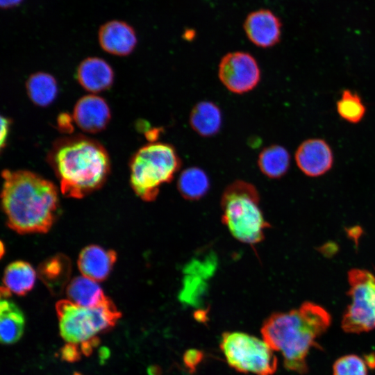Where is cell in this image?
I'll return each mask as SVG.
<instances>
[{
    "instance_id": "obj_26",
    "label": "cell",
    "mask_w": 375,
    "mask_h": 375,
    "mask_svg": "<svg viewBox=\"0 0 375 375\" xmlns=\"http://www.w3.org/2000/svg\"><path fill=\"white\" fill-rule=\"evenodd\" d=\"M60 358L67 362H75L78 361L81 356L79 347L74 342H68L60 349Z\"/></svg>"
},
{
    "instance_id": "obj_21",
    "label": "cell",
    "mask_w": 375,
    "mask_h": 375,
    "mask_svg": "<svg viewBox=\"0 0 375 375\" xmlns=\"http://www.w3.org/2000/svg\"><path fill=\"white\" fill-rule=\"evenodd\" d=\"M26 88L31 101L41 107L50 105L58 93L56 79L45 72H36L31 75L26 81Z\"/></svg>"
},
{
    "instance_id": "obj_32",
    "label": "cell",
    "mask_w": 375,
    "mask_h": 375,
    "mask_svg": "<svg viewBox=\"0 0 375 375\" xmlns=\"http://www.w3.org/2000/svg\"><path fill=\"white\" fill-rule=\"evenodd\" d=\"M148 375H160L161 369L158 365H151L147 369Z\"/></svg>"
},
{
    "instance_id": "obj_10",
    "label": "cell",
    "mask_w": 375,
    "mask_h": 375,
    "mask_svg": "<svg viewBox=\"0 0 375 375\" xmlns=\"http://www.w3.org/2000/svg\"><path fill=\"white\" fill-rule=\"evenodd\" d=\"M300 171L310 177L327 173L334 163V152L331 144L322 138H309L302 141L294 153Z\"/></svg>"
},
{
    "instance_id": "obj_22",
    "label": "cell",
    "mask_w": 375,
    "mask_h": 375,
    "mask_svg": "<svg viewBox=\"0 0 375 375\" xmlns=\"http://www.w3.org/2000/svg\"><path fill=\"white\" fill-rule=\"evenodd\" d=\"M178 190L182 197L189 200L203 197L210 188V180L206 173L196 167L183 170L178 179Z\"/></svg>"
},
{
    "instance_id": "obj_13",
    "label": "cell",
    "mask_w": 375,
    "mask_h": 375,
    "mask_svg": "<svg viewBox=\"0 0 375 375\" xmlns=\"http://www.w3.org/2000/svg\"><path fill=\"white\" fill-rule=\"evenodd\" d=\"M98 40L101 47L115 56H127L135 48L138 42L134 28L126 22L110 20L99 30Z\"/></svg>"
},
{
    "instance_id": "obj_3",
    "label": "cell",
    "mask_w": 375,
    "mask_h": 375,
    "mask_svg": "<svg viewBox=\"0 0 375 375\" xmlns=\"http://www.w3.org/2000/svg\"><path fill=\"white\" fill-rule=\"evenodd\" d=\"M48 159L59 178L62 193L67 197L82 198L99 189L110 171L104 147L81 135L56 141Z\"/></svg>"
},
{
    "instance_id": "obj_27",
    "label": "cell",
    "mask_w": 375,
    "mask_h": 375,
    "mask_svg": "<svg viewBox=\"0 0 375 375\" xmlns=\"http://www.w3.org/2000/svg\"><path fill=\"white\" fill-rule=\"evenodd\" d=\"M203 358V353L197 349H190L183 355V362L187 369L193 372Z\"/></svg>"
},
{
    "instance_id": "obj_15",
    "label": "cell",
    "mask_w": 375,
    "mask_h": 375,
    "mask_svg": "<svg viewBox=\"0 0 375 375\" xmlns=\"http://www.w3.org/2000/svg\"><path fill=\"white\" fill-rule=\"evenodd\" d=\"M76 76L81 85L93 93L109 88L114 78L110 66L104 60L97 57L83 60L78 65Z\"/></svg>"
},
{
    "instance_id": "obj_18",
    "label": "cell",
    "mask_w": 375,
    "mask_h": 375,
    "mask_svg": "<svg viewBox=\"0 0 375 375\" xmlns=\"http://www.w3.org/2000/svg\"><path fill=\"white\" fill-rule=\"evenodd\" d=\"M25 319L22 310L12 301L1 299L0 303V337L1 342L10 344L22 337Z\"/></svg>"
},
{
    "instance_id": "obj_28",
    "label": "cell",
    "mask_w": 375,
    "mask_h": 375,
    "mask_svg": "<svg viewBox=\"0 0 375 375\" xmlns=\"http://www.w3.org/2000/svg\"><path fill=\"white\" fill-rule=\"evenodd\" d=\"M99 343L100 339L97 336H94L81 342V351L85 356H89L92 354L93 349L97 347Z\"/></svg>"
},
{
    "instance_id": "obj_6",
    "label": "cell",
    "mask_w": 375,
    "mask_h": 375,
    "mask_svg": "<svg viewBox=\"0 0 375 375\" xmlns=\"http://www.w3.org/2000/svg\"><path fill=\"white\" fill-rule=\"evenodd\" d=\"M60 333L68 342L85 341L98 333L111 329L122 317L111 299L93 308L62 299L56 304Z\"/></svg>"
},
{
    "instance_id": "obj_8",
    "label": "cell",
    "mask_w": 375,
    "mask_h": 375,
    "mask_svg": "<svg viewBox=\"0 0 375 375\" xmlns=\"http://www.w3.org/2000/svg\"><path fill=\"white\" fill-rule=\"evenodd\" d=\"M351 303L342 319V328L349 333L375 328V274L360 269L348 273Z\"/></svg>"
},
{
    "instance_id": "obj_16",
    "label": "cell",
    "mask_w": 375,
    "mask_h": 375,
    "mask_svg": "<svg viewBox=\"0 0 375 375\" xmlns=\"http://www.w3.org/2000/svg\"><path fill=\"white\" fill-rule=\"evenodd\" d=\"M68 300L86 308L102 305L110 299L106 297L97 281L84 276L74 278L67 287Z\"/></svg>"
},
{
    "instance_id": "obj_29",
    "label": "cell",
    "mask_w": 375,
    "mask_h": 375,
    "mask_svg": "<svg viewBox=\"0 0 375 375\" xmlns=\"http://www.w3.org/2000/svg\"><path fill=\"white\" fill-rule=\"evenodd\" d=\"M10 124V122L9 119L1 116V140H0L1 149L3 148L4 145L6 144V138H7L8 131H9Z\"/></svg>"
},
{
    "instance_id": "obj_33",
    "label": "cell",
    "mask_w": 375,
    "mask_h": 375,
    "mask_svg": "<svg viewBox=\"0 0 375 375\" xmlns=\"http://www.w3.org/2000/svg\"><path fill=\"white\" fill-rule=\"evenodd\" d=\"M73 375H83L79 372H74Z\"/></svg>"
},
{
    "instance_id": "obj_5",
    "label": "cell",
    "mask_w": 375,
    "mask_h": 375,
    "mask_svg": "<svg viewBox=\"0 0 375 375\" xmlns=\"http://www.w3.org/2000/svg\"><path fill=\"white\" fill-rule=\"evenodd\" d=\"M181 167V158L172 145L161 142L148 144L141 147L131 159V186L142 200L154 201L160 186L172 181Z\"/></svg>"
},
{
    "instance_id": "obj_7",
    "label": "cell",
    "mask_w": 375,
    "mask_h": 375,
    "mask_svg": "<svg viewBox=\"0 0 375 375\" xmlns=\"http://www.w3.org/2000/svg\"><path fill=\"white\" fill-rule=\"evenodd\" d=\"M220 347L228 365L239 372L272 375L277 369L273 349L254 336L226 332L222 335Z\"/></svg>"
},
{
    "instance_id": "obj_31",
    "label": "cell",
    "mask_w": 375,
    "mask_h": 375,
    "mask_svg": "<svg viewBox=\"0 0 375 375\" xmlns=\"http://www.w3.org/2000/svg\"><path fill=\"white\" fill-rule=\"evenodd\" d=\"M99 356L100 362L103 363L110 356V351L107 347H101L99 350Z\"/></svg>"
},
{
    "instance_id": "obj_1",
    "label": "cell",
    "mask_w": 375,
    "mask_h": 375,
    "mask_svg": "<svg viewBox=\"0 0 375 375\" xmlns=\"http://www.w3.org/2000/svg\"><path fill=\"white\" fill-rule=\"evenodd\" d=\"M2 177L1 203L8 226L20 234L47 232L58 206L56 186L26 170L5 169Z\"/></svg>"
},
{
    "instance_id": "obj_25",
    "label": "cell",
    "mask_w": 375,
    "mask_h": 375,
    "mask_svg": "<svg viewBox=\"0 0 375 375\" xmlns=\"http://www.w3.org/2000/svg\"><path fill=\"white\" fill-rule=\"evenodd\" d=\"M367 364L357 355L349 354L338 358L333 365V375H367Z\"/></svg>"
},
{
    "instance_id": "obj_11",
    "label": "cell",
    "mask_w": 375,
    "mask_h": 375,
    "mask_svg": "<svg viewBox=\"0 0 375 375\" xmlns=\"http://www.w3.org/2000/svg\"><path fill=\"white\" fill-rule=\"evenodd\" d=\"M244 29L249 40L259 47H273L281 39L280 19L269 10L261 9L250 13L245 19Z\"/></svg>"
},
{
    "instance_id": "obj_9",
    "label": "cell",
    "mask_w": 375,
    "mask_h": 375,
    "mask_svg": "<svg viewBox=\"0 0 375 375\" xmlns=\"http://www.w3.org/2000/svg\"><path fill=\"white\" fill-rule=\"evenodd\" d=\"M218 76L229 91L243 94L258 85L260 72L257 61L251 54L235 51L226 54L221 59Z\"/></svg>"
},
{
    "instance_id": "obj_14",
    "label": "cell",
    "mask_w": 375,
    "mask_h": 375,
    "mask_svg": "<svg viewBox=\"0 0 375 375\" xmlns=\"http://www.w3.org/2000/svg\"><path fill=\"white\" fill-rule=\"evenodd\" d=\"M116 260L115 251L90 245L81 251L78 267L83 276L100 282L108 276Z\"/></svg>"
},
{
    "instance_id": "obj_20",
    "label": "cell",
    "mask_w": 375,
    "mask_h": 375,
    "mask_svg": "<svg viewBox=\"0 0 375 375\" xmlns=\"http://www.w3.org/2000/svg\"><path fill=\"white\" fill-rule=\"evenodd\" d=\"M291 156L288 149L279 144H272L263 149L258 158L261 172L270 178H279L288 171Z\"/></svg>"
},
{
    "instance_id": "obj_23",
    "label": "cell",
    "mask_w": 375,
    "mask_h": 375,
    "mask_svg": "<svg viewBox=\"0 0 375 375\" xmlns=\"http://www.w3.org/2000/svg\"><path fill=\"white\" fill-rule=\"evenodd\" d=\"M335 109L342 120L351 124L362 122L367 112V107L362 97L351 89L342 91L336 101Z\"/></svg>"
},
{
    "instance_id": "obj_4",
    "label": "cell",
    "mask_w": 375,
    "mask_h": 375,
    "mask_svg": "<svg viewBox=\"0 0 375 375\" xmlns=\"http://www.w3.org/2000/svg\"><path fill=\"white\" fill-rule=\"evenodd\" d=\"M258 190L251 183L235 181L224 190L221 201L222 219L232 235L251 245L261 242L270 225L260 207Z\"/></svg>"
},
{
    "instance_id": "obj_19",
    "label": "cell",
    "mask_w": 375,
    "mask_h": 375,
    "mask_svg": "<svg viewBox=\"0 0 375 375\" xmlns=\"http://www.w3.org/2000/svg\"><path fill=\"white\" fill-rule=\"evenodd\" d=\"M36 274L31 265L24 261H15L7 266L4 271L1 287L18 295L29 292L35 282Z\"/></svg>"
},
{
    "instance_id": "obj_24",
    "label": "cell",
    "mask_w": 375,
    "mask_h": 375,
    "mask_svg": "<svg viewBox=\"0 0 375 375\" xmlns=\"http://www.w3.org/2000/svg\"><path fill=\"white\" fill-rule=\"evenodd\" d=\"M67 259L62 256L53 257L41 265L40 274L43 281L51 289L62 287L69 276Z\"/></svg>"
},
{
    "instance_id": "obj_17",
    "label": "cell",
    "mask_w": 375,
    "mask_h": 375,
    "mask_svg": "<svg viewBox=\"0 0 375 375\" xmlns=\"http://www.w3.org/2000/svg\"><path fill=\"white\" fill-rule=\"evenodd\" d=\"M189 122L192 128L199 135L211 137L221 128L222 112L215 103L208 101H201L192 109Z\"/></svg>"
},
{
    "instance_id": "obj_12",
    "label": "cell",
    "mask_w": 375,
    "mask_h": 375,
    "mask_svg": "<svg viewBox=\"0 0 375 375\" xmlns=\"http://www.w3.org/2000/svg\"><path fill=\"white\" fill-rule=\"evenodd\" d=\"M73 117L82 131L97 133L106 128L110 119V111L103 98L88 94L77 101L74 108Z\"/></svg>"
},
{
    "instance_id": "obj_2",
    "label": "cell",
    "mask_w": 375,
    "mask_h": 375,
    "mask_svg": "<svg viewBox=\"0 0 375 375\" xmlns=\"http://www.w3.org/2000/svg\"><path fill=\"white\" fill-rule=\"evenodd\" d=\"M330 314L322 306L305 302L299 308L271 315L263 323L264 341L281 353L285 367L303 374L308 371L307 356L317 340L331 324Z\"/></svg>"
},
{
    "instance_id": "obj_30",
    "label": "cell",
    "mask_w": 375,
    "mask_h": 375,
    "mask_svg": "<svg viewBox=\"0 0 375 375\" xmlns=\"http://www.w3.org/2000/svg\"><path fill=\"white\" fill-rule=\"evenodd\" d=\"M23 0H0V5L3 9H9L19 6Z\"/></svg>"
}]
</instances>
